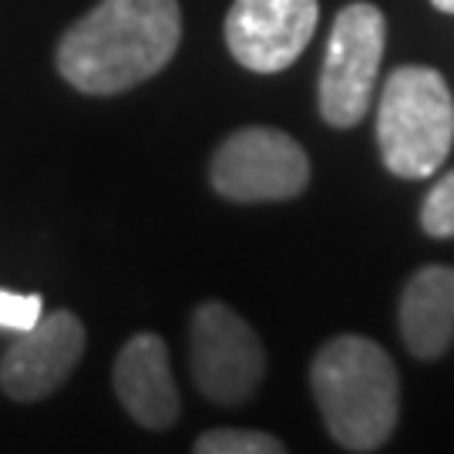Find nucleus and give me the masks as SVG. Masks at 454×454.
Returning a JSON list of instances; mask_svg holds the SVG:
<instances>
[{
	"label": "nucleus",
	"instance_id": "2",
	"mask_svg": "<svg viewBox=\"0 0 454 454\" xmlns=\"http://www.w3.org/2000/svg\"><path fill=\"white\" fill-rule=\"evenodd\" d=\"M313 401L326 431L347 451H377L401 414V380L380 343L343 333L320 347L309 367Z\"/></svg>",
	"mask_w": 454,
	"mask_h": 454
},
{
	"label": "nucleus",
	"instance_id": "13",
	"mask_svg": "<svg viewBox=\"0 0 454 454\" xmlns=\"http://www.w3.org/2000/svg\"><path fill=\"white\" fill-rule=\"evenodd\" d=\"M44 317V300L37 293L0 290V330H31Z\"/></svg>",
	"mask_w": 454,
	"mask_h": 454
},
{
	"label": "nucleus",
	"instance_id": "9",
	"mask_svg": "<svg viewBox=\"0 0 454 454\" xmlns=\"http://www.w3.org/2000/svg\"><path fill=\"white\" fill-rule=\"evenodd\" d=\"M114 394L121 407L148 431H168L179 421V387L159 333H135L114 360Z\"/></svg>",
	"mask_w": 454,
	"mask_h": 454
},
{
	"label": "nucleus",
	"instance_id": "3",
	"mask_svg": "<svg viewBox=\"0 0 454 454\" xmlns=\"http://www.w3.org/2000/svg\"><path fill=\"white\" fill-rule=\"evenodd\" d=\"M377 145L401 179L434 176L454 145V98L444 74L404 65L387 78L377 105Z\"/></svg>",
	"mask_w": 454,
	"mask_h": 454
},
{
	"label": "nucleus",
	"instance_id": "8",
	"mask_svg": "<svg viewBox=\"0 0 454 454\" xmlns=\"http://www.w3.org/2000/svg\"><path fill=\"white\" fill-rule=\"evenodd\" d=\"M84 354V324L71 309L44 313L0 357V387L11 401H44L74 373Z\"/></svg>",
	"mask_w": 454,
	"mask_h": 454
},
{
	"label": "nucleus",
	"instance_id": "6",
	"mask_svg": "<svg viewBox=\"0 0 454 454\" xmlns=\"http://www.w3.org/2000/svg\"><path fill=\"white\" fill-rule=\"evenodd\" d=\"M189 347L195 387L212 404H246L266 377V354L256 330L219 300H209L192 313Z\"/></svg>",
	"mask_w": 454,
	"mask_h": 454
},
{
	"label": "nucleus",
	"instance_id": "14",
	"mask_svg": "<svg viewBox=\"0 0 454 454\" xmlns=\"http://www.w3.org/2000/svg\"><path fill=\"white\" fill-rule=\"evenodd\" d=\"M438 11H444V14H454V0H431Z\"/></svg>",
	"mask_w": 454,
	"mask_h": 454
},
{
	"label": "nucleus",
	"instance_id": "10",
	"mask_svg": "<svg viewBox=\"0 0 454 454\" xmlns=\"http://www.w3.org/2000/svg\"><path fill=\"white\" fill-rule=\"evenodd\" d=\"M397 324L418 360H438L454 343V270L421 266L401 293Z\"/></svg>",
	"mask_w": 454,
	"mask_h": 454
},
{
	"label": "nucleus",
	"instance_id": "12",
	"mask_svg": "<svg viewBox=\"0 0 454 454\" xmlns=\"http://www.w3.org/2000/svg\"><path fill=\"white\" fill-rule=\"evenodd\" d=\"M421 229L434 239H451L454 236V168L444 172L431 185V192L424 195Z\"/></svg>",
	"mask_w": 454,
	"mask_h": 454
},
{
	"label": "nucleus",
	"instance_id": "5",
	"mask_svg": "<svg viewBox=\"0 0 454 454\" xmlns=\"http://www.w3.org/2000/svg\"><path fill=\"white\" fill-rule=\"evenodd\" d=\"M212 189L232 202H286L309 182L303 145L279 129L232 131L209 165Z\"/></svg>",
	"mask_w": 454,
	"mask_h": 454
},
{
	"label": "nucleus",
	"instance_id": "4",
	"mask_svg": "<svg viewBox=\"0 0 454 454\" xmlns=\"http://www.w3.org/2000/svg\"><path fill=\"white\" fill-rule=\"evenodd\" d=\"M387 24L373 4H347L326 41L320 71V114L333 129H354L371 112Z\"/></svg>",
	"mask_w": 454,
	"mask_h": 454
},
{
	"label": "nucleus",
	"instance_id": "11",
	"mask_svg": "<svg viewBox=\"0 0 454 454\" xmlns=\"http://www.w3.org/2000/svg\"><path fill=\"white\" fill-rule=\"evenodd\" d=\"M286 444L266 431H243V427H215L195 441V454H283Z\"/></svg>",
	"mask_w": 454,
	"mask_h": 454
},
{
	"label": "nucleus",
	"instance_id": "1",
	"mask_svg": "<svg viewBox=\"0 0 454 454\" xmlns=\"http://www.w3.org/2000/svg\"><path fill=\"white\" fill-rule=\"evenodd\" d=\"M179 41V0H101L61 37L58 71L84 95H121L155 78Z\"/></svg>",
	"mask_w": 454,
	"mask_h": 454
},
{
	"label": "nucleus",
	"instance_id": "7",
	"mask_svg": "<svg viewBox=\"0 0 454 454\" xmlns=\"http://www.w3.org/2000/svg\"><path fill=\"white\" fill-rule=\"evenodd\" d=\"M317 20V0H232L226 14V48L249 71L276 74L307 51Z\"/></svg>",
	"mask_w": 454,
	"mask_h": 454
}]
</instances>
